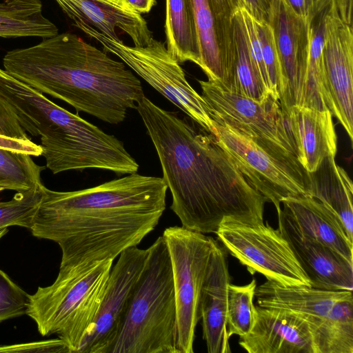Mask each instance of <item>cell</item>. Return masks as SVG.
I'll use <instances>...</instances> for the list:
<instances>
[{"label": "cell", "mask_w": 353, "mask_h": 353, "mask_svg": "<svg viewBox=\"0 0 353 353\" xmlns=\"http://www.w3.org/2000/svg\"><path fill=\"white\" fill-rule=\"evenodd\" d=\"M234 63L230 83L225 89L259 102L263 101L272 94L266 88L251 57L239 9L234 17Z\"/></svg>", "instance_id": "cell-27"}, {"label": "cell", "mask_w": 353, "mask_h": 353, "mask_svg": "<svg viewBox=\"0 0 353 353\" xmlns=\"http://www.w3.org/2000/svg\"><path fill=\"white\" fill-rule=\"evenodd\" d=\"M0 149L30 154L32 157L42 155L43 150L31 140L25 141L0 134Z\"/></svg>", "instance_id": "cell-36"}, {"label": "cell", "mask_w": 353, "mask_h": 353, "mask_svg": "<svg viewBox=\"0 0 353 353\" xmlns=\"http://www.w3.org/2000/svg\"><path fill=\"white\" fill-rule=\"evenodd\" d=\"M58 33L56 25L43 14L40 0L0 1V37L45 39Z\"/></svg>", "instance_id": "cell-26"}, {"label": "cell", "mask_w": 353, "mask_h": 353, "mask_svg": "<svg viewBox=\"0 0 353 353\" xmlns=\"http://www.w3.org/2000/svg\"><path fill=\"white\" fill-rule=\"evenodd\" d=\"M255 21L270 90L272 94L279 100L282 89V77L272 30L267 23L256 20Z\"/></svg>", "instance_id": "cell-31"}, {"label": "cell", "mask_w": 353, "mask_h": 353, "mask_svg": "<svg viewBox=\"0 0 353 353\" xmlns=\"http://www.w3.org/2000/svg\"><path fill=\"white\" fill-rule=\"evenodd\" d=\"M256 282L253 279L245 285L230 283L228 288L227 330L230 338L234 334L242 336L254 325L256 307L254 305Z\"/></svg>", "instance_id": "cell-29"}, {"label": "cell", "mask_w": 353, "mask_h": 353, "mask_svg": "<svg viewBox=\"0 0 353 353\" xmlns=\"http://www.w3.org/2000/svg\"><path fill=\"white\" fill-rule=\"evenodd\" d=\"M327 106L353 140V28L336 5L326 21L323 48Z\"/></svg>", "instance_id": "cell-15"}, {"label": "cell", "mask_w": 353, "mask_h": 353, "mask_svg": "<svg viewBox=\"0 0 353 353\" xmlns=\"http://www.w3.org/2000/svg\"><path fill=\"white\" fill-rule=\"evenodd\" d=\"M225 249L252 274L285 286H310L288 241L268 223L250 224L225 219L215 232Z\"/></svg>", "instance_id": "cell-11"}, {"label": "cell", "mask_w": 353, "mask_h": 353, "mask_svg": "<svg viewBox=\"0 0 353 353\" xmlns=\"http://www.w3.org/2000/svg\"><path fill=\"white\" fill-rule=\"evenodd\" d=\"M8 228H3L0 230V239L7 233Z\"/></svg>", "instance_id": "cell-38"}, {"label": "cell", "mask_w": 353, "mask_h": 353, "mask_svg": "<svg viewBox=\"0 0 353 353\" xmlns=\"http://www.w3.org/2000/svg\"><path fill=\"white\" fill-rule=\"evenodd\" d=\"M85 34L101 43L103 50L118 57L152 88L186 113L202 129L214 135L215 123L208 105L188 83L179 63L165 44L152 39L146 46H129L114 41L94 28L74 24Z\"/></svg>", "instance_id": "cell-8"}, {"label": "cell", "mask_w": 353, "mask_h": 353, "mask_svg": "<svg viewBox=\"0 0 353 353\" xmlns=\"http://www.w3.org/2000/svg\"><path fill=\"white\" fill-rule=\"evenodd\" d=\"M274 0H238L240 8L255 20L268 23Z\"/></svg>", "instance_id": "cell-35"}, {"label": "cell", "mask_w": 353, "mask_h": 353, "mask_svg": "<svg viewBox=\"0 0 353 353\" xmlns=\"http://www.w3.org/2000/svg\"><path fill=\"white\" fill-rule=\"evenodd\" d=\"M215 123L226 125L268 153L298 161L279 100L259 102L231 92L213 81H199Z\"/></svg>", "instance_id": "cell-9"}, {"label": "cell", "mask_w": 353, "mask_h": 353, "mask_svg": "<svg viewBox=\"0 0 353 353\" xmlns=\"http://www.w3.org/2000/svg\"><path fill=\"white\" fill-rule=\"evenodd\" d=\"M4 190L1 188H0V192L3 191Z\"/></svg>", "instance_id": "cell-39"}, {"label": "cell", "mask_w": 353, "mask_h": 353, "mask_svg": "<svg viewBox=\"0 0 353 353\" xmlns=\"http://www.w3.org/2000/svg\"><path fill=\"white\" fill-rule=\"evenodd\" d=\"M214 136L241 172L273 203L277 212L283 199L309 195V173L299 161L275 157L224 125L215 123Z\"/></svg>", "instance_id": "cell-12"}, {"label": "cell", "mask_w": 353, "mask_h": 353, "mask_svg": "<svg viewBox=\"0 0 353 353\" xmlns=\"http://www.w3.org/2000/svg\"><path fill=\"white\" fill-rule=\"evenodd\" d=\"M42 185L17 192L10 201L0 202V230L10 226L31 230L41 202Z\"/></svg>", "instance_id": "cell-30"}, {"label": "cell", "mask_w": 353, "mask_h": 353, "mask_svg": "<svg viewBox=\"0 0 353 353\" xmlns=\"http://www.w3.org/2000/svg\"><path fill=\"white\" fill-rule=\"evenodd\" d=\"M172 265L176 307L178 353H193L200 320L201 290L216 243L211 236L183 226L167 228L162 235Z\"/></svg>", "instance_id": "cell-10"}, {"label": "cell", "mask_w": 353, "mask_h": 353, "mask_svg": "<svg viewBox=\"0 0 353 353\" xmlns=\"http://www.w3.org/2000/svg\"><path fill=\"white\" fill-rule=\"evenodd\" d=\"M334 0L308 21L310 46L307 68L299 106L319 110L327 106L325 76L323 57L326 21L335 6Z\"/></svg>", "instance_id": "cell-24"}, {"label": "cell", "mask_w": 353, "mask_h": 353, "mask_svg": "<svg viewBox=\"0 0 353 353\" xmlns=\"http://www.w3.org/2000/svg\"><path fill=\"white\" fill-rule=\"evenodd\" d=\"M334 156L325 157L309 173V195L330 208L341 219L353 241V185L345 170L336 164Z\"/></svg>", "instance_id": "cell-23"}, {"label": "cell", "mask_w": 353, "mask_h": 353, "mask_svg": "<svg viewBox=\"0 0 353 353\" xmlns=\"http://www.w3.org/2000/svg\"><path fill=\"white\" fill-rule=\"evenodd\" d=\"M39 137L46 168L56 174L101 169L129 173L135 160L114 135L59 106L0 68V134Z\"/></svg>", "instance_id": "cell-4"}, {"label": "cell", "mask_w": 353, "mask_h": 353, "mask_svg": "<svg viewBox=\"0 0 353 353\" xmlns=\"http://www.w3.org/2000/svg\"><path fill=\"white\" fill-rule=\"evenodd\" d=\"M272 30L282 77L281 109L298 105L309 54L308 21L296 14L283 0H274L268 22Z\"/></svg>", "instance_id": "cell-16"}, {"label": "cell", "mask_w": 353, "mask_h": 353, "mask_svg": "<svg viewBox=\"0 0 353 353\" xmlns=\"http://www.w3.org/2000/svg\"><path fill=\"white\" fill-rule=\"evenodd\" d=\"M252 330L240 336L248 353H318L307 322L299 314L283 308L256 305Z\"/></svg>", "instance_id": "cell-17"}, {"label": "cell", "mask_w": 353, "mask_h": 353, "mask_svg": "<svg viewBox=\"0 0 353 353\" xmlns=\"http://www.w3.org/2000/svg\"><path fill=\"white\" fill-rule=\"evenodd\" d=\"M74 24L91 26L105 37L119 41V28L132 40L134 46H148L152 32L141 14L121 0H55Z\"/></svg>", "instance_id": "cell-20"}, {"label": "cell", "mask_w": 353, "mask_h": 353, "mask_svg": "<svg viewBox=\"0 0 353 353\" xmlns=\"http://www.w3.org/2000/svg\"><path fill=\"white\" fill-rule=\"evenodd\" d=\"M129 8L139 14L149 12L156 4V0H121Z\"/></svg>", "instance_id": "cell-37"}, {"label": "cell", "mask_w": 353, "mask_h": 353, "mask_svg": "<svg viewBox=\"0 0 353 353\" xmlns=\"http://www.w3.org/2000/svg\"><path fill=\"white\" fill-rule=\"evenodd\" d=\"M167 50L179 63H200L198 34L192 0H166Z\"/></svg>", "instance_id": "cell-25"}, {"label": "cell", "mask_w": 353, "mask_h": 353, "mask_svg": "<svg viewBox=\"0 0 353 353\" xmlns=\"http://www.w3.org/2000/svg\"><path fill=\"white\" fill-rule=\"evenodd\" d=\"M257 305L294 311L307 322L318 353H353L352 290L285 286L265 281L255 290Z\"/></svg>", "instance_id": "cell-7"}, {"label": "cell", "mask_w": 353, "mask_h": 353, "mask_svg": "<svg viewBox=\"0 0 353 353\" xmlns=\"http://www.w3.org/2000/svg\"><path fill=\"white\" fill-rule=\"evenodd\" d=\"M148 248L145 265L109 353H178L176 307L168 248L163 236Z\"/></svg>", "instance_id": "cell-5"}, {"label": "cell", "mask_w": 353, "mask_h": 353, "mask_svg": "<svg viewBox=\"0 0 353 353\" xmlns=\"http://www.w3.org/2000/svg\"><path fill=\"white\" fill-rule=\"evenodd\" d=\"M278 229L288 241L310 286L328 290H353V263L331 248L304 236L282 209Z\"/></svg>", "instance_id": "cell-18"}, {"label": "cell", "mask_w": 353, "mask_h": 353, "mask_svg": "<svg viewBox=\"0 0 353 353\" xmlns=\"http://www.w3.org/2000/svg\"><path fill=\"white\" fill-rule=\"evenodd\" d=\"M198 34L199 66L208 80L227 88L235 59L234 25L238 0H192Z\"/></svg>", "instance_id": "cell-14"}, {"label": "cell", "mask_w": 353, "mask_h": 353, "mask_svg": "<svg viewBox=\"0 0 353 353\" xmlns=\"http://www.w3.org/2000/svg\"><path fill=\"white\" fill-rule=\"evenodd\" d=\"M41 188L30 231L59 245L63 268L114 261L137 246L157 226L168 190L163 178L137 172L80 190Z\"/></svg>", "instance_id": "cell-2"}, {"label": "cell", "mask_w": 353, "mask_h": 353, "mask_svg": "<svg viewBox=\"0 0 353 353\" xmlns=\"http://www.w3.org/2000/svg\"><path fill=\"white\" fill-rule=\"evenodd\" d=\"M281 203L282 211L301 234L331 248L353 263V241L333 211L308 195L287 197Z\"/></svg>", "instance_id": "cell-22"}, {"label": "cell", "mask_w": 353, "mask_h": 353, "mask_svg": "<svg viewBox=\"0 0 353 353\" xmlns=\"http://www.w3.org/2000/svg\"><path fill=\"white\" fill-rule=\"evenodd\" d=\"M3 65L39 92L110 124L123 121L144 95L140 80L123 61L70 32L10 50Z\"/></svg>", "instance_id": "cell-3"}, {"label": "cell", "mask_w": 353, "mask_h": 353, "mask_svg": "<svg viewBox=\"0 0 353 353\" xmlns=\"http://www.w3.org/2000/svg\"><path fill=\"white\" fill-rule=\"evenodd\" d=\"M298 16L307 21L333 0H283Z\"/></svg>", "instance_id": "cell-34"}, {"label": "cell", "mask_w": 353, "mask_h": 353, "mask_svg": "<svg viewBox=\"0 0 353 353\" xmlns=\"http://www.w3.org/2000/svg\"><path fill=\"white\" fill-rule=\"evenodd\" d=\"M149 248H129L112 265L101 306L78 353H109L121 329Z\"/></svg>", "instance_id": "cell-13"}, {"label": "cell", "mask_w": 353, "mask_h": 353, "mask_svg": "<svg viewBox=\"0 0 353 353\" xmlns=\"http://www.w3.org/2000/svg\"><path fill=\"white\" fill-rule=\"evenodd\" d=\"M29 295L0 269V323L26 314Z\"/></svg>", "instance_id": "cell-32"}, {"label": "cell", "mask_w": 353, "mask_h": 353, "mask_svg": "<svg viewBox=\"0 0 353 353\" xmlns=\"http://www.w3.org/2000/svg\"><path fill=\"white\" fill-rule=\"evenodd\" d=\"M32 157L0 149V188L21 192L42 184L41 173L45 167L37 165Z\"/></svg>", "instance_id": "cell-28"}, {"label": "cell", "mask_w": 353, "mask_h": 353, "mask_svg": "<svg viewBox=\"0 0 353 353\" xmlns=\"http://www.w3.org/2000/svg\"><path fill=\"white\" fill-rule=\"evenodd\" d=\"M291 134L299 162L307 172H314L337 150V137L329 110L294 105L282 110Z\"/></svg>", "instance_id": "cell-21"}, {"label": "cell", "mask_w": 353, "mask_h": 353, "mask_svg": "<svg viewBox=\"0 0 353 353\" xmlns=\"http://www.w3.org/2000/svg\"><path fill=\"white\" fill-rule=\"evenodd\" d=\"M230 283L227 253L216 241L202 284L199 312L209 353H230L227 330L228 288Z\"/></svg>", "instance_id": "cell-19"}, {"label": "cell", "mask_w": 353, "mask_h": 353, "mask_svg": "<svg viewBox=\"0 0 353 353\" xmlns=\"http://www.w3.org/2000/svg\"><path fill=\"white\" fill-rule=\"evenodd\" d=\"M0 352H67L71 353L60 338L30 343L0 345Z\"/></svg>", "instance_id": "cell-33"}, {"label": "cell", "mask_w": 353, "mask_h": 353, "mask_svg": "<svg viewBox=\"0 0 353 353\" xmlns=\"http://www.w3.org/2000/svg\"><path fill=\"white\" fill-rule=\"evenodd\" d=\"M113 260L59 267L55 281L29 295L26 314L41 336L57 334L78 353L99 312Z\"/></svg>", "instance_id": "cell-6"}, {"label": "cell", "mask_w": 353, "mask_h": 353, "mask_svg": "<svg viewBox=\"0 0 353 353\" xmlns=\"http://www.w3.org/2000/svg\"><path fill=\"white\" fill-rule=\"evenodd\" d=\"M135 109L158 154L181 225L215 233L225 219L263 223L265 198L241 172L214 135L196 130L143 95Z\"/></svg>", "instance_id": "cell-1"}]
</instances>
